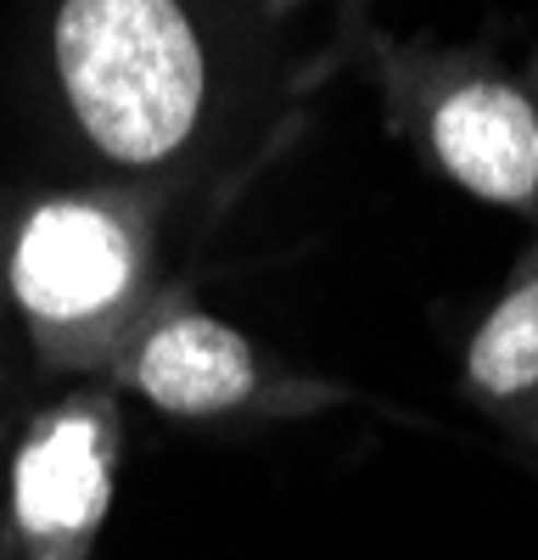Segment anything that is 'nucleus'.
<instances>
[{"mask_svg":"<svg viewBox=\"0 0 538 560\" xmlns=\"http://www.w3.org/2000/svg\"><path fill=\"white\" fill-rule=\"evenodd\" d=\"M51 102L107 179L191 168L242 113L231 0H51Z\"/></svg>","mask_w":538,"mask_h":560,"instance_id":"nucleus-1","label":"nucleus"},{"mask_svg":"<svg viewBox=\"0 0 538 560\" xmlns=\"http://www.w3.org/2000/svg\"><path fill=\"white\" fill-rule=\"evenodd\" d=\"M147 219L113 191L39 197L7 247V292L39 359H107L147 303Z\"/></svg>","mask_w":538,"mask_h":560,"instance_id":"nucleus-2","label":"nucleus"},{"mask_svg":"<svg viewBox=\"0 0 538 560\" xmlns=\"http://www.w3.org/2000/svg\"><path fill=\"white\" fill-rule=\"evenodd\" d=\"M432 163L493 208H538V96L500 68L448 73L421 113Z\"/></svg>","mask_w":538,"mask_h":560,"instance_id":"nucleus-3","label":"nucleus"},{"mask_svg":"<svg viewBox=\"0 0 538 560\" xmlns=\"http://www.w3.org/2000/svg\"><path fill=\"white\" fill-rule=\"evenodd\" d=\"M124 382L163 415L208 420L253 404L264 376H258L253 342L236 325H224L202 308H174L129 342Z\"/></svg>","mask_w":538,"mask_h":560,"instance_id":"nucleus-4","label":"nucleus"},{"mask_svg":"<svg viewBox=\"0 0 538 560\" xmlns=\"http://www.w3.org/2000/svg\"><path fill=\"white\" fill-rule=\"evenodd\" d=\"M107 427L96 409H57L28 438L12 471V522L23 538L57 549L84 538L107 504Z\"/></svg>","mask_w":538,"mask_h":560,"instance_id":"nucleus-5","label":"nucleus"},{"mask_svg":"<svg viewBox=\"0 0 538 560\" xmlns=\"http://www.w3.org/2000/svg\"><path fill=\"white\" fill-rule=\"evenodd\" d=\"M466 382L482 398H522L538 393V275L493 303L466 348Z\"/></svg>","mask_w":538,"mask_h":560,"instance_id":"nucleus-6","label":"nucleus"},{"mask_svg":"<svg viewBox=\"0 0 538 560\" xmlns=\"http://www.w3.org/2000/svg\"><path fill=\"white\" fill-rule=\"evenodd\" d=\"M533 96H538V57H533Z\"/></svg>","mask_w":538,"mask_h":560,"instance_id":"nucleus-7","label":"nucleus"}]
</instances>
